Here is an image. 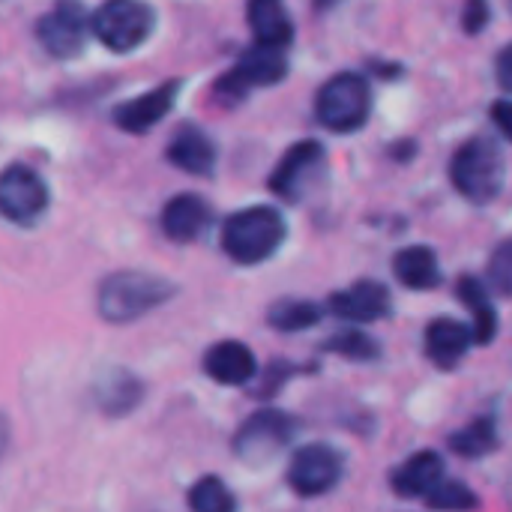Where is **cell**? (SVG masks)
Listing matches in <instances>:
<instances>
[{
	"label": "cell",
	"instance_id": "5b68a950",
	"mask_svg": "<svg viewBox=\"0 0 512 512\" xmlns=\"http://www.w3.org/2000/svg\"><path fill=\"white\" fill-rule=\"evenodd\" d=\"M153 24L156 15L144 0H105L93 15L90 30L105 48L126 54L150 39Z\"/></svg>",
	"mask_w": 512,
	"mask_h": 512
},
{
	"label": "cell",
	"instance_id": "4316f807",
	"mask_svg": "<svg viewBox=\"0 0 512 512\" xmlns=\"http://www.w3.org/2000/svg\"><path fill=\"white\" fill-rule=\"evenodd\" d=\"M426 504L432 510H474L480 507V498L465 486V483H438L429 495H426Z\"/></svg>",
	"mask_w": 512,
	"mask_h": 512
},
{
	"label": "cell",
	"instance_id": "30bf717a",
	"mask_svg": "<svg viewBox=\"0 0 512 512\" xmlns=\"http://www.w3.org/2000/svg\"><path fill=\"white\" fill-rule=\"evenodd\" d=\"M48 210V186L27 165H9L0 171V216L15 225H33Z\"/></svg>",
	"mask_w": 512,
	"mask_h": 512
},
{
	"label": "cell",
	"instance_id": "4dcf8cb0",
	"mask_svg": "<svg viewBox=\"0 0 512 512\" xmlns=\"http://www.w3.org/2000/svg\"><path fill=\"white\" fill-rule=\"evenodd\" d=\"M492 120H495V126L512 141V99H498V102H492Z\"/></svg>",
	"mask_w": 512,
	"mask_h": 512
},
{
	"label": "cell",
	"instance_id": "836d02e7",
	"mask_svg": "<svg viewBox=\"0 0 512 512\" xmlns=\"http://www.w3.org/2000/svg\"><path fill=\"white\" fill-rule=\"evenodd\" d=\"M312 3H315V9H333L339 0H312Z\"/></svg>",
	"mask_w": 512,
	"mask_h": 512
},
{
	"label": "cell",
	"instance_id": "83f0119b",
	"mask_svg": "<svg viewBox=\"0 0 512 512\" xmlns=\"http://www.w3.org/2000/svg\"><path fill=\"white\" fill-rule=\"evenodd\" d=\"M489 282L501 297H512V240H504L489 258Z\"/></svg>",
	"mask_w": 512,
	"mask_h": 512
},
{
	"label": "cell",
	"instance_id": "9c48e42d",
	"mask_svg": "<svg viewBox=\"0 0 512 512\" xmlns=\"http://www.w3.org/2000/svg\"><path fill=\"white\" fill-rule=\"evenodd\" d=\"M324 165H327V150H324V144H321V141H312V138H309V141H300V144H294V147L282 156V162L273 168L270 189H273L279 198L297 204V201H303V198L315 189V183H318L321 174H324Z\"/></svg>",
	"mask_w": 512,
	"mask_h": 512
},
{
	"label": "cell",
	"instance_id": "52a82bcc",
	"mask_svg": "<svg viewBox=\"0 0 512 512\" xmlns=\"http://www.w3.org/2000/svg\"><path fill=\"white\" fill-rule=\"evenodd\" d=\"M285 75H288L285 48L255 42V45H252L240 60H237V66L219 78L216 93H219V96H225V99H243L249 90L279 84Z\"/></svg>",
	"mask_w": 512,
	"mask_h": 512
},
{
	"label": "cell",
	"instance_id": "3957f363",
	"mask_svg": "<svg viewBox=\"0 0 512 512\" xmlns=\"http://www.w3.org/2000/svg\"><path fill=\"white\" fill-rule=\"evenodd\" d=\"M285 219L273 207H246L222 225V249L237 264H261L285 243Z\"/></svg>",
	"mask_w": 512,
	"mask_h": 512
},
{
	"label": "cell",
	"instance_id": "44dd1931",
	"mask_svg": "<svg viewBox=\"0 0 512 512\" xmlns=\"http://www.w3.org/2000/svg\"><path fill=\"white\" fill-rule=\"evenodd\" d=\"M456 294L462 300V306L471 309L474 315V342L477 345H492V339L498 336V309L492 306V297L486 291V285L477 276H462L456 285Z\"/></svg>",
	"mask_w": 512,
	"mask_h": 512
},
{
	"label": "cell",
	"instance_id": "9a60e30c",
	"mask_svg": "<svg viewBox=\"0 0 512 512\" xmlns=\"http://www.w3.org/2000/svg\"><path fill=\"white\" fill-rule=\"evenodd\" d=\"M441 480H444V459L435 450H420L393 471L390 489L405 501H417L426 498Z\"/></svg>",
	"mask_w": 512,
	"mask_h": 512
},
{
	"label": "cell",
	"instance_id": "484cf974",
	"mask_svg": "<svg viewBox=\"0 0 512 512\" xmlns=\"http://www.w3.org/2000/svg\"><path fill=\"white\" fill-rule=\"evenodd\" d=\"M189 507L195 512H231L237 507V501L231 498L222 480L204 477L189 489Z\"/></svg>",
	"mask_w": 512,
	"mask_h": 512
},
{
	"label": "cell",
	"instance_id": "603a6c76",
	"mask_svg": "<svg viewBox=\"0 0 512 512\" xmlns=\"http://www.w3.org/2000/svg\"><path fill=\"white\" fill-rule=\"evenodd\" d=\"M498 447V429L492 417H480L471 426L450 435V450L462 459H483Z\"/></svg>",
	"mask_w": 512,
	"mask_h": 512
},
{
	"label": "cell",
	"instance_id": "5bb4252c",
	"mask_svg": "<svg viewBox=\"0 0 512 512\" xmlns=\"http://www.w3.org/2000/svg\"><path fill=\"white\" fill-rule=\"evenodd\" d=\"M210 222H213V213H210L207 201L192 192L171 198L162 210V231L174 243H192V240L204 237Z\"/></svg>",
	"mask_w": 512,
	"mask_h": 512
},
{
	"label": "cell",
	"instance_id": "ffe728a7",
	"mask_svg": "<svg viewBox=\"0 0 512 512\" xmlns=\"http://www.w3.org/2000/svg\"><path fill=\"white\" fill-rule=\"evenodd\" d=\"M396 279L411 291H432L441 285V264L429 246H408L393 258Z\"/></svg>",
	"mask_w": 512,
	"mask_h": 512
},
{
	"label": "cell",
	"instance_id": "d6986e66",
	"mask_svg": "<svg viewBox=\"0 0 512 512\" xmlns=\"http://www.w3.org/2000/svg\"><path fill=\"white\" fill-rule=\"evenodd\" d=\"M246 18L258 42L276 48H288L294 42V21L285 9V0H249Z\"/></svg>",
	"mask_w": 512,
	"mask_h": 512
},
{
	"label": "cell",
	"instance_id": "2e32d148",
	"mask_svg": "<svg viewBox=\"0 0 512 512\" xmlns=\"http://www.w3.org/2000/svg\"><path fill=\"white\" fill-rule=\"evenodd\" d=\"M204 372L207 378H213L216 384L225 387H240L249 384L258 372L255 354L243 345V342H219L207 351L204 357Z\"/></svg>",
	"mask_w": 512,
	"mask_h": 512
},
{
	"label": "cell",
	"instance_id": "f1b7e54d",
	"mask_svg": "<svg viewBox=\"0 0 512 512\" xmlns=\"http://www.w3.org/2000/svg\"><path fill=\"white\" fill-rule=\"evenodd\" d=\"M492 21V6L489 0H465V9H462V30L468 36H480Z\"/></svg>",
	"mask_w": 512,
	"mask_h": 512
},
{
	"label": "cell",
	"instance_id": "4fadbf2b",
	"mask_svg": "<svg viewBox=\"0 0 512 512\" xmlns=\"http://www.w3.org/2000/svg\"><path fill=\"white\" fill-rule=\"evenodd\" d=\"M471 345H474V330L456 318H435L426 327V357L444 372L456 369L471 351Z\"/></svg>",
	"mask_w": 512,
	"mask_h": 512
},
{
	"label": "cell",
	"instance_id": "7c38bea8",
	"mask_svg": "<svg viewBox=\"0 0 512 512\" xmlns=\"http://www.w3.org/2000/svg\"><path fill=\"white\" fill-rule=\"evenodd\" d=\"M330 312L342 321H357V324H369V321H381L393 312L390 303V291L387 285L375 282V279H363L354 282L345 291H336L330 297Z\"/></svg>",
	"mask_w": 512,
	"mask_h": 512
},
{
	"label": "cell",
	"instance_id": "ac0fdd59",
	"mask_svg": "<svg viewBox=\"0 0 512 512\" xmlns=\"http://www.w3.org/2000/svg\"><path fill=\"white\" fill-rule=\"evenodd\" d=\"M165 153H168L171 165H177L180 171L195 174V177H207L216 168V144L198 126H180Z\"/></svg>",
	"mask_w": 512,
	"mask_h": 512
},
{
	"label": "cell",
	"instance_id": "d6a6232c",
	"mask_svg": "<svg viewBox=\"0 0 512 512\" xmlns=\"http://www.w3.org/2000/svg\"><path fill=\"white\" fill-rule=\"evenodd\" d=\"M6 441H9V426H6V417L0 414V456L6 450Z\"/></svg>",
	"mask_w": 512,
	"mask_h": 512
},
{
	"label": "cell",
	"instance_id": "e575fe53",
	"mask_svg": "<svg viewBox=\"0 0 512 512\" xmlns=\"http://www.w3.org/2000/svg\"><path fill=\"white\" fill-rule=\"evenodd\" d=\"M507 3H510V15H512V0H507Z\"/></svg>",
	"mask_w": 512,
	"mask_h": 512
},
{
	"label": "cell",
	"instance_id": "7a4b0ae2",
	"mask_svg": "<svg viewBox=\"0 0 512 512\" xmlns=\"http://www.w3.org/2000/svg\"><path fill=\"white\" fill-rule=\"evenodd\" d=\"M450 180L462 198L471 204H489L504 192L507 183V159L498 141L477 135L465 141L453 162H450Z\"/></svg>",
	"mask_w": 512,
	"mask_h": 512
},
{
	"label": "cell",
	"instance_id": "f546056e",
	"mask_svg": "<svg viewBox=\"0 0 512 512\" xmlns=\"http://www.w3.org/2000/svg\"><path fill=\"white\" fill-rule=\"evenodd\" d=\"M495 78H498V84H501L507 93H512V42L498 51V60H495Z\"/></svg>",
	"mask_w": 512,
	"mask_h": 512
},
{
	"label": "cell",
	"instance_id": "d4e9b609",
	"mask_svg": "<svg viewBox=\"0 0 512 512\" xmlns=\"http://www.w3.org/2000/svg\"><path fill=\"white\" fill-rule=\"evenodd\" d=\"M324 351L330 354H339L345 360H354V363H369V360H378L381 348L372 336L360 333V330H342L336 336H330L324 342Z\"/></svg>",
	"mask_w": 512,
	"mask_h": 512
},
{
	"label": "cell",
	"instance_id": "1f68e13d",
	"mask_svg": "<svg viewBox=\"0 0 512 512\" xmlns=\"http://www.w3.org/2000/svg\"><path fill=\"white\" fill-rule=\"evenodd\" d=\"M414 141H402L399 147H393V159H402V162H408L411 156H414Z\"/></svg>",
	"mask_w": 512,
	"mask_h": 512
},
{
	"label": "cell",
	"instance_id": "277c9868",
	"mask_svg": "<svg viewBox=\"0 0 512 512\" xmlns=\"http://www.w3.org/2000/svg\"><path fill=\"white\" fill-rule=\"evenodd\" d=\"M372 114V90L369 81L357 72H339L315 96V117L330 132H357L366 126Z\"/></svg>",
	"mask_w": 512,
	"mask_h": 512
},
{
	"label": "cell",
	"instance_id": "7402d4cb",
	"mask_svg": "<svg viewBox=\"0 0 512 512\" xmlns=\"http://www.w3.org/2000/svg\"><path fill=\"white\" fill-rule=\"evenodd\" d=\"M141 381L129 372H111L96 387V402L105 414H129L141 402Z\"/></svg>",
	"mask_w": 512,
	"mask_h": 512
},
{
	"label": "cell",
	"instance_id": "8fae6325",
	"mask_svg": "<svg viewBox=\"0 0 512 512\" xmlns=\"http://www.w3.org/2000/svg\"><path fill=\"white\" fill-rule=\"evenodd\" d=\"M90 36L87 12L78 0H57L51 12H45L36 24V39L51 57H75Z\"/></svg>",
	"mask_w": 512,
	"mask_h": 512
},
{
	"label": "cell",
	"instance_id": "e0dca14e",
	"mask_svg": "<svg viewBox=\"0 0 512 512\" xmlns=\"http://www.w3.org/2000/svg\"><path fill=\"white\" fill-rule=\"evenodd\" d=\"M177 90H180V81L159 84L156 90H150L144 96H135L132 102L120 105L117 114H114V120L126 132H147L150 126H156L171 111V105L177 99Z\"/></svg>",
	"mask_w": 512,
	"mask_h": 512
},
{
	"label": "cell",
	"instance_id": "6da1fadb",
	"mask_svg": "<svg viewBox=\"0 0 512 512\" xmlns=\"http://www.w3.org/2000/svg\"><path fill=\"white\" fill-rule=\"evenodd\" d=\"M174 285L162 276L141 273V270H120L111 273L99 285V315L111 324H132L141 315L159 309L174 297Z\"/></svg>",
	"mask_w": 512,
	"mask_h": 512
},
{
	"label": "cell",
	"instance_id": "cb8c5ba5",
	"mask_svg": "<svg viewBox=\"0 0 512 512\" xmlns=\"http://www.w3.org/2000/svg\"><path fill=\"white\" fill-rule=\"evenodd\" d=\"M318 321H321V306L309 300H279L270 309V327L282 333H300V330L315 327Z\"/></svg>",
	"mask_w": 512,
	"mask_h": 512
},
{
	"label": "cell",
	"instance_id": "ba28073f",
	"mask_svg": "<svg viewBox=\"0 0 512 512\" xmlns=\"http://www.w3.org/2000/svg\"><path fill=\"white\" fill-rule=\"evenodd\" d=\"M345 477V456L330 444H309L294 453L288 465V486L300 498H321Z\"/></svg>",
	"mask_w": 512,
	"mask_h": 512
},
{
	"label": "cell",
	"instance_id": "8992f818",
	"mask_svg": "<svg viewBox=\"0 0 512 512\" xmlns=\"http://www.w3.org/2000/svg\"><path fill=\"white\" fill-rule=\"evenodd\" d=\"M297 423L282 411H258L252 414L240 432L234 435V456L252 468L273 462L294 438Z\"/></svg>",
	"mask_w": 512,
	"mask_h": 512
}]
</instances>
